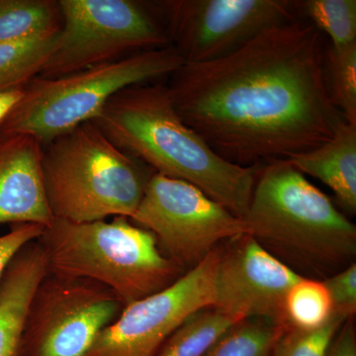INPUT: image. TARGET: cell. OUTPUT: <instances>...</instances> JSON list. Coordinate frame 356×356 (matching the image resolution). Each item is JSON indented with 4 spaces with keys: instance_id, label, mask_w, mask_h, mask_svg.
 <instances>
[{
    "instance_id": "6da1fadb",
    "label": "cell",
    "mask_w": 356,
    "mask_h": 356,
    "mask_svg": "<svg viewBox=\"0 0 356 356\" xmlns=\"http://www.w3.org/2000/svg\"><path fill=\"white\" fill-rule=\"evenodd\" d=\"M321 33L303 20L226 57L184 64L168 86L182 120L222 159L266 165L322 146L344 121L332 104Z\"/></svg>"
},
{
    "instance_id": "7a4b0ae2",
    "label": "cell",
    "mask_w": 356,
    "mask_h": 356,
    "mask_svg": "<svg viewBox=\"0 0 356 356\" xmlns=\"http://www.w3.org/2000/svg\"><path fill=\"white\" fill-rule=\"evenodd\" d=\"M92 123L156 173L193 184L241 219L247 215L262 165L241 166L220 156L178 115L168 86L123 89Z\"/></svg>"
},
{
    "instance_id": "3957f363",
    "label": "cell",
    "mask_w": 356,
    "mask_h": 356,
    "mask_svg": "<svg viewBox=\"0 0 356 356\" xmlns=\"http://www.w3.org/2000/svg\"><path fill=\"white\" fill-rule=\"evenodd\" d=\"M39 243L49 273L102 284L124 307L161 291L184 275L153 233L129 218L88 222L55 219Z\"/></svg>"
},
{
    "instance_id": "277c9868",
    "label": "cell",
    "mask_w": 356,
    "mask_h": 356,
    "mask_svg": "<svg viewBox=\"0 0 356 356\" xmlns=\"http://www.w3.org/2000/svg\"><path fill=\"white\" fill-rule=\"evenodd\" d=\"M248 234L311 267L344 264L356 252V227L288 161L262 165L247 215Z\"/></svg>"
},
{
    "instance_id": "5b68a950",
    "label": "cell",
    "mask_w": 356,
    "mask_h": 356,
    "mask_svg": "<svg viewBox=\"0 0 356 356\" xmlns=\"http://www.w3.org/2000/svg\"><path fill=\"white\" fill-rule=\"evenodd\" d=\"M44 146L42 175L55 219L88 222L133 217L149 177L95 123H84Z\"/></svg>"
},
{
    "instance_id": "8992f818",
    "label": "cell",
    "mask_w": 356,
    "mask_h": 356,
    "mask_svg": "<svg viewBox=\"0 0 356 356\" xmlns=\"http://www.w3.org/2000/svg\"><path fill=\"white\" fill-rule=\"evenodd\" d=\"M185 64L173 46L152 49L65 76H37L0 125V133L34 138L42 146L92 122L123 89L172 76Z\"/></svg>"
},
{
    "instance_id": "52a82bcc",
    "label": "cell",
    "mask_w": 356,
    "mask_h": 356,
    "mask_svg": "<svg viewBox=\"0 0 356 356\" xmlns=\"http://www.w3.org/2000/svg\"><path fill=\"white\" fill-rule=\"evenodd\" d=\"M58 43L39 76H65L121 58L128 51L163 48L165 27L130 0H60Z\"/></svg>"
},
{
    "instance_id": "ba28073f",
    "label": "cell",
    "mask_w": 356,
    "mask_h": 356,
    "mask_svg": "<svg viewBox=\"0 0 356 356\" xmlns=\"http://www.w3.org/2000/svg\"><path fill=\"white\" fill-rule=\"evenodd\" d=\"M130 220L154 234L166 257L191 268L218 243L248 234L243 219L198 187L156 172Z\"/></svg>"
},
{
    "instance_id": "9c48e42d",
    "label": "cell",
    "mask_w": 356,
    "mask_h": 356,
    "mask_svg": "<svg viewBox=\"0 0 356 356\" xmlns=\"http://www.w3.org/2000/svg\"><path fill=\"white\" fill-rule=\"evenodd\" d=\"M154 6L185 64L226 57L266 30L300 19L290 0H168Z\"/></svg>"
},
{
    "instance_id": "30bf717a",
    "label": "cell",
    "mask_w": 356,
    "mask_h": 356,
    "mask_svg": "<svg viewBox=\"0 0 356 356\" xmlns=\"http://www.w3.org/2000/svg\"><path fill=\"white\" fill-rule=\"evenodd\" d=\"M123 308L102 284L48 273L33 298L20 356H86Z\"/></svg>"
},
{
    "instance_id": "8fae6325",
    "label": "cell",
    "mask_w": 356,
    "mask_h": 356,
    "mask_svg": "<svg viewBox=\"0 0 356 356\" xmlns=\"http://www.w3.org/2000/svg\"><path fill=\"white\" fill-rule=\"evenodd\" d=\"M221 250L209 254L161 291L124 307L86 356H156L180 325L214 306Z\"/></svg>"
},
{
    "instance_id": "7c38bea8",
    "label": "cell",
    "mask_w": 356,
    "mask_h": 356,
    "mask_svg": "<svg viewBox=\"0 0 356 356\" xmlns=\"http://www.w3.org/2000/svg\"><path fill=\"white\" fill-rule=\"evenodd\" d=\"M229 242L218 266L213 307L241 321L264 318L284 325L285 296L302 276L250 234Z\"/></svg>"
},
{
    "instance_id": "4fadbf2b",
    "label": "cell",
    "mask_w": 356,
    "mask_h": 356,
    "mask_svg": "<svg viewBox=\"0 0 356 356\" xmlns=\"http://www.w3.org/2000/svg\"><path fill=\"white\" fill-rule=\"evenodd\" d=\"M43 146L21 134L0 133V225L50 226L42 175Z\"/></svg>"
},
{
    "instance_id": "5bb4252c",
    "label": "cell",
    "mask_w": 356,
    "mask_h": 356,
    "mask_svg": "<svg viewBox=\"0 0 356 356\" xmlns=\"http://www.w3.org/2000/svg\"><path fill=\"white\" fill-rule=\"evenodd\" d=\"M39 241L20 250L0 278V356H20L33 298L48 275Z\"/></svg>"
},
{
    "instance_id": "9a60e30c",
    "label": "cell",
    "mask_w": 356,
    "mask_h": 356,
    "mask_svg": "<svg viewBox=\"0 0 356 356\" xmlns=\"http://www.w3.org/2000/svg\"><path fill=\"white\" fill-rule=\"evenodd\" d=\"M287 161L302 175L321 180L346 210L355 213L356 126L343 121L329 142Z\"/></svg>"
},
{
    "instance_id": "2e32d148",
    "label": "cell",
    "mask_w": 356,
    "mask_h": 356,
    "mask_svg": "<svg viewBox=\"0 0 356 356\" xmlns=\"http://www.w3.org/2000/svg\"><path fill=\"white\" fill-rule=\"evenodd\" d=\"M60 25L58 1L0 0V44L53 34Z\"/></svg>"
},
{
    "instance_id": "e0dca14e",
    "label": "cell",
    "mask_w": 356,
    "mask_h": 356,
    "mask_svg": "<svg viewBox=\"0 0 356 356\" xmlns=\"http://www.w3.org/2000/svg\"><path fill=\"white\" fill-rule=\"evenodd\" d=\"M240 322L214 307L196 312L168 337L156 356H204L225 332Z\"/></svg>"
},
{
    "instance_id": "ac0fdd59",
    "label": "cell",
    "mask_w": 356,
    "mask_h": 356,
    "mask_svg": "<svg viewBox=\"0 0 356 356\" xmlns=\"http://www.w3.org/2000/svg\"><path fill=\"white\" fill-rule=\"evenodd\" d=\"M58 32L0 44V91L24 88L41 74L57 46Z\"/></svg>"
},
{
    "instance_id": "d6986e66",
    "label": "cell",
    "mask_w": 356,
    "mask_h": 356,
    "mask_svg": "<svg viewBox=\"0 0 356 356\" xmlns=\"http://www.w3.org/2000/svg\"><path fill=\"white\" fill-rule=\"evenodd\" d=\"M334 315V306L324 281L301 278L289 290L283 304L286 329L312 331L324 325Z\"/></svg>"
},
{
    "instance_id": "ffe728a7",
    "label": "cell",
    "mask_w": 356,
    "mask_h": 356,
    "mask_svg": "<svg viewBox=\"0 0 356 356\" xmlns=\"http://www.w3.org/2000/svg\"><path fill=\"white\" fill-rule=\"evenodd\" d=\"M284 325L264 318H248L229 329L204 356H273Z\"/></svg>"
},
{
    "instance_id": "44dd1931",
    "label": "cell",
    "mask_w": 356,
    "mask_h": 356,
    "mask_svg": "<svg viewBox=\"0 0 356 356\" xmlns=\"http://www.w3.org/2000/svg\"><path fill=\"white\" fill-rule=\"evenodd\" d=\"M299 16L308 18L318 32L331 39L334 49L356 43L355 0H304L296 1Z\"/></svg>"
},
{
    "instance_id": "7402d4cb",
    "label": "cell",
    "mask_w": 356,
    "mask_h": 356,
    "mask_svg": "<svg viewBox=\"0 0 356 356\" xmlns=\"http://www.w3.org/2000/svg\"><path fill=\"white\" fill-rule=\"evenodd\" d=\"M325 74L332 104L356 126V43L325 51Z\"/></svg>"
},
{
    "instance_id": "603a6c76",
    "label": "cell",
    "mask_w": 356,
    "mask_h": 356,
    "mask_svg": "<svg viewBox=\"0 0 356 356\" xmlns=\"http://www.w3.org/2000/svg\"><path fill=\"white\" fill-rule=\"evenodd\" d=\"M348 318L334 313L318 329H287L276 343L273 356H327L332 341Z\"/></svg>"
},
{
    "instance_id": "cb8c5ba5",
    "label": "cell",
    "mask_w": 356,
    "mask_h": 356,
    "mask_svg": "<svg viewBox=\"0 0 356 356\" xmlns=\"http://www.w3.org/2000/svg\"><path fill=\"white\" fill-rule=\"evenodd\" d=\"M324 283L331 295L334 313L353 318L356 312V264H350Z\"/></svg>"
},
{
    "instance_id": "d4e9b609",
    "label": "cell",
    "mask_w": 356,
    "mask_h": 356,
    "mask_svg": "<svg viewBox=\"0 0 356 356\" xmlns=\"http://www.w3.org/2000/svg\"><path fill=\"white\" fill-rule=\"evenodd\" d=\"M44 229L39 225L17 224L13 225L6 234L0 235V278L16 254L26 245L38 241Z\"/></svg>"
},
{
    "instance_id": "484cf974",
    "label": "cell",
    "mask_w": 356,
    "mask_h": 356,
    "mask_svg": "<svg viewBox=\"0 0 356 356\" xmlns=\"http://www.w3.org/2000/svg\"><path fill=\"white\" fill-rule=\"evenodd\" d=\"M351 318L337 332L327 356H356V334Z\"/></svg>"
},
{
    "instance_id": "4316f807",
    "label": "cell",
    "mask_w": 356,
    "mask_h": 356,
    "mask_svg": "<svg viewBox=\"0 0 356 356\" xmlns=\"http://www.w3.org/2000/svg\"><path fill=\"white\" fill-rule=\"evenodd\" d=\"M23 88H24L0 91V125L20 102L23 95Z\"/></svg>"
}]
</instances>
